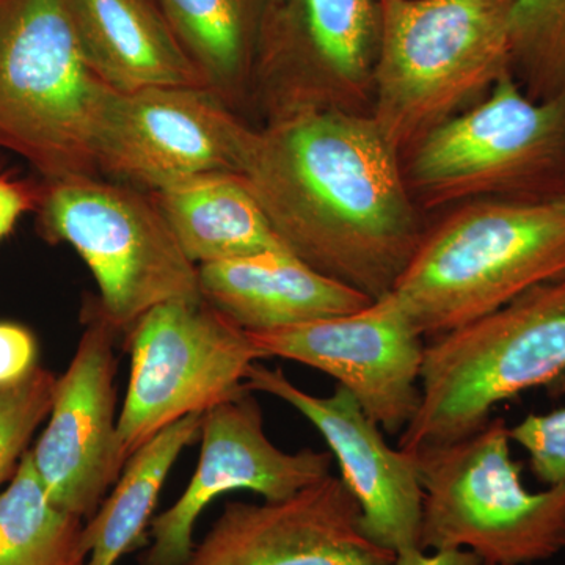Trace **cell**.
I'll return each mask as SVG.
<instances>
[{
  "mask_svg": "<svg viewBox=\"0 0 565 565\" xmlns=\"http://www.w3.org/2000/svg\"><path fill=\"white\" fill-rule=\"evenodd\" d=\"M399 156L370 114L302 111L250 128L237 174L294 256L375 300L424 236Z\"/></svg>",
  "mask_w": 565,
  "mask_h": 565,
  "instance_id": "obj_1",
  "label": "cell"
},
{
  "mask_svg": "<svg viewBox=\"0 0 565 565\" xmlns=\"http://www.w3.org/2000/svg\"><path fill=\"white\" fill-rule=\"evenodd\" d=\"M371 117L397 151L512 73L515 0H377Z\"/></svg>",
  "mask_w": 565,
  "mask_h": 565,
  "instance_id": "obj_2",
  "label": "cell"
},
{
  "mask_svg": "<svg viewBox=\"0 0 565 565\" xmlns=\"http://www.w3.org/2000/svg\"><path fill=\"white\" fill-rule=\"evenodd\" d=\"M561 275L565 203L481 200L424 232L393 294L430 340Z\"/></svg>",
  "mask_w": 565,
  "mask_h": 565,
  "instance_id": "obj_3",
  "label": "cell"
},
{
  "mask_svg": "<svg viewBox=\"0 0 565 565\" xmlns=\"http://www.w3.org/2000/svg\"><path fill=\"white\" fill-rule=\"evenodd\" d=\"M565 373V275L484 318L430 338L422 407L399 448L452 444L490 422L497 405Z\"/></svg>",
  "mask_w": 565,
  "mask_h": 565,
  "instance_id": "obj_4",
  "label": "cell"
},
{
  "mask_svg": "<svg viewBox=\"0 0 565 565\" xmlns=\"http://www.w3.org/2000/svg\"><path fill=\"white\" fill-rule=\"evenodd\" d=\"M110 92L85 58L66 0H0V148L44 181L98 174Z\"/></svg>",
  "mask_w": 565,
  "mask_h": 565,
  "instance_id": "obj_5",
  "label": "cell"
},
{
  "mask_svg": "<svg viewBox=\"0 0 565 565\" xmlns=\"http://www.w3.org/2000/svg\"><path fill=\"white\" fill-rule=\"evenodd\" d=\"M503 418L452 444L414 452L423 486L424 550L465 548L482 564L522 565L565 548V487L533 493L511 457Z\"/></svg>",
  "mask_w": 565,
  "mask_h": 565,
  "instance_id": "obj_6",
  "label": "cell"
},
{
  "mask_svg": "<svg viewBox=\"0 0 565 565\" xmlns=\"http://www.w3.org/2000/svg\"><path fill=\"white\" fill-rule=\"evenodd\" d=\"M40 225L70 244L99 289V315L117 332L172 300L203 299L199 266L182 252L150 192L99 174L44 181Z\"/></svg>",
  "mask_w": 565,
  "mask_h": 565,
  "instance_id": "obj_7",
  "label": "cell"
},
{
  "mask_svg": "<svg viewBox=\"0 0 565 565\" xmlns=\"http://www.w3.org/2000/svg\"><path fill=\"white\" fill-rule=\"evenodd\" d=\"M408 189L427 204L565 195V93L533 99L514 74L412 148Z\"/></svg>",
  "mask_w": 565,
  "mask_h": 565,
  "instance_id": "obj_8",
  "label": "cell"
},
{
  "mask_svg": "<svg viewBox=\"0 0 565 565\" xmlns=\"http://www.w3.org/2000/svg\"><path fill=\"white\" fill-rule=\"evenodd\" d=\"M131 377L118 416V463L189 415L250 393L245 377L262 353L248 333L203 299L172 300L129 330Z\"/></svg>",
  "mask_w": 565,
  "mask_h": 565,
  "instance_id": "obj_9",
  "label": "cell"
},
{
  "mask_svg": "<svg viewBox=\"0 0 565 565\" xmlns=\"http://www.w3.org/2000/svg\"><path fill=\"white\" fill-rule=\"evenodd\" d=\"M379 40L377 0H266L252 79L266 121L363 111L373 99Z\"/></svg>",
  "mask_w": 565,
  "mask_h": 565,
  "instance_id": "obj_10",
  "label": "cell"
},
{
  "mask_svg": "<svg viewBox=\"0 0 565 565\" xmlns=\"http://www.w3.org/2000/svg\"><path fill=\"white\" fill-rule=\"evenodd\" d=\"M248 132L250 126L207 88L111 90L96 139V172L145 192L237 174Z\"/></svg>",
  "mask_w": 565,
  "mask_h": 565,
  "instance_id": "obj_11",
  "label": "cell"
},
{
  "mask_svg": "<svg viewBox=\"0 0 565 565\" xmlns=\"http://www.w3.org/2000/svg\"><path fill=\"white\" fill-rule=\"evenodd\" d=\"M247 333L263 359L333 377L386 433H403L422 407L426 344L393 291L353 313Z\"/></svg>",
  "mask_w": 565,
  "mask_h": 565,
  "instance_id": "obj_12",
  "label": "cell"
},
{
  "mask_svg": "<svg viewBox=\"0 0 565 565\" xmlns=\"http://www.w3.org/2000/svg\"><path fill=\"white\" fill-rule=\"evenodd\" d=\"M245 388L292 405L321 433L360 505V527L371 542L396 557L424 550V493L416 457L390 448L382 427L348 390L337 385L332 396H315L294 385L281 370L258 363L248 370Z\"/></svg>",
  "mask_w": 565,
  "mask_h": 565,
  "instance_id": "obj_13",
  "label": "cell"
},
{
  "mask_svg": "<svg viewBox=\"0 0 565 565\" xmlns=\"http://www.w3.org/2000/svg\"><path fill=\"white\" fill-rule=\"evenodd\" d=\"M200 434L199 467L180 500L152 520L143 565H185L196 519L221 494L250 490L267 501L285 500L321 481L332 467V452L277 448L264 430L262 407L248 393L203 414Z\"/></svg>",
  "mask_w": 565,
  "mask_h": 565,
  "instance_id": "obj_14",
  "label": "cell"
},
{
  "mask_svg": "<svg viewBox=\"0 0 565 565\" xmlns=\"http://www.w3.org/2000/svg\"><path fill=\"white\" fill-rule=\"evenodd\" d=\"M117 330L96 315L82 334L68 370L57 379L50 423L31 451L52 503L92 519L118 478Z\"/></svg>",
  "mask_w": 565,
  "mask_h": 565,
  "instance_id": "obj_15",
  "label": "cell"
},
{
  "mask_svg": "<svg viewBox=\"0 0 565 565\" xmlns=\"http://www.w3.org/2000/svg\"><path fill=\"white\" fill-rule=\"evenodd\" d=\"M360 527L343 479L326 476L285 500L230 503L185 565H394Z\"/></svg>",
  "mask_w": 565,
  "mask_h": 565,
  "instance_id": "obj_16",
  "label": "cell"
},
{
  "mask_svg": "<svg viewBox=\"0 0 565 565\" xmlns=\"http://www.w3.org/2000/svg\"><path fill=\"white\" fill-rule=\"evenodd\" d=\"M204 302L245 332H266L362 310L373 299L300 262L291 252L263 253L199 266Z\"/></svg>",
  "mask_w": 565,
  "mask_h": 565,
  "instance_id": "obj_17",
  "label": "cell"
},
{
  "mask_svg": "<svg viewBox=\"0 0 565 565\" xmlns=\"http://www.w3.org/2000/svg\"><path fill=\"white\" fill-rule=\"evenodd\" d=\"M66 2L88 65L111 90L207 88L156 0Z\"/></svg>",
  "mask_w": 565,
  "mask_h": 565,
  "instance_id": "obj_18",
  "label": "cell"
},
{
  "mask_svg": "<svg viewBox=\"0 0 565 565\" xmlns=\"http://www.w3.org/2000/svg\"><path fill=\"white\" fill-rule=\"evenodd\" d=\"M150 193L195 266L288 250L239 174H207Z\"/></svg>",
  "mask_w": 565,
  "mask_h": 565,
  "instance_id": "obj_19",
  "label": "cell"
},
{
  "mask_svg": "<svg viewBox=\"0 0 565 565\" xmlns=\"http://www.w3.org/2000/svg\"><path fill=\"white\" fill-rule=\"evenodd\" d=\"M204 84L236 109L252 92L266 0H156Z\"/></svg>",
  "mask_w": 565,
  "mask_h": 565,
  "instance_id": "obj_20",
  "label": "cell"
},
{
  "mask_svg": "<svg viewBox=\"0 0 565 565\" xmlns=\"http://www.w3.org/2000/svg\"><path fill=\"white\" fill-rule=\"evenodd\" d=\"M202 422L203 415L185 416L134 452L109 500L82 531V550L90 556L85 565H115L140 544L167 476L202 433Z\"/></svg>",
  "mask_w": 565,
  "mask_h": 565,
  "instance_id": "obj_21",
  "label": "cell"
},
{
  "mask_svg": "<svg viewBox=\"0 0 565 565\" xmlns=\"http://www.w3.org/2000/svg\"><path fill=\"white\" fill-rule=\"evenodd\" d=\"M82 531L79 516L52 503L25 452L0 493V565L85 564Z\"/></svg>",
  "mask_w": 565,
  "mask_h": 565,
  "instance_id": "obj_22",
  "label": "cell"
},
{
  "mask_svg": "<svg viewBox=\"0 0 565 565\" xmlns=\"http://www.w3.org/2000/svg\"><path fill=\"white\" fill-rule=\"evenodd\" d=\"M512 74L533 99L565 93V0H515Z\"/></svg>",
  "mask_w": 565,
  "mask_h": 565,
  "instance_id": "obj_23",
  "label": "cell"
},
{
  "mask_svg": "<svg viewBox=\"0 0 565 565\" xmlns=\"http://www.w3.org/2000/svg\"><path fill=\"white\" fill-rule=\"evenodd\" d=\"M57 377L36 364L14 384L0 385V484L22 459L36 427L50 416Z\"/></svg>",
  "mask_w": 565,
  "mask_h": 565,
  "instance_id": "obj_24",
  "label": "cell"
},
{
  "mask_svg": "<svg viewBox=\"0 0 565 565\" xmlns=\"http://www.w3.org/2000/svg\"><path fill=\"white\" fill-rule=\"evenodd\" d=\"M511 440L530 457L531 471L548 487H565V407L550 414L527 415L509 427Z\"/></svg>",
  "mask_w": 565,
  "mask_h": 565,
  "instance_id": "obj_25",
  "label": "cell"
},
{
  "mask_svg": "<svg viewBox=\"0 0 565 565\" xmlns=\"http://www.w3.org/2000/svg\"><path fill=\"white\" fill-rule=\"evenodd\" d=\"M33 334L17 323L0 322V385L14 384L36 366Z\"/></svg>",
  "mask_w": 565,
  "mask_h": 565,
  "instance_id": "obj_26",
  "label": "cell"
},
{
  "mask_svg": "<svg viewBox=\"0 0 565 565\" xmlns=\"http://www.w3.org/2000/svg\"><path fill=\"white\" fill-rule=\"evenodd\" d=\"M40 192L25 182L0 174V239L14 228L22 214L39 207Z\"/></svg>",
  "mask_w": 565,
  "mask_h": 565,
  "instance_id": "obj_27",
  "label": "cell"
},
{
  "mask_svg": "<svg viewBox=\"0 0 565 565\" xmlns=\"http://www.w3.org/2000/svg\"><path fill=\"white\" fill-rule=\"evenodd\" d=\"M394 565H482L481 557L470 550H437L434 555H426L424 550L411 555L397 556Z\"/></svg>",
  "mask_w": 565,
  "mask_h": 565,
  "instance_id": "obj_28",
  "label": "cell"
},
{
  "mask_svg": "<svg viewBox=\"0 0 565 565\" xmlns=\"http://www.w3.org/2000/svg\"><path fill=\"white\" fill-rule=\"evenodd\" d=\"M561 202L565 203V195L563 196V199H559Z\"/></svg>",
  "mask_w": 565,
  "mask_h": 565,
  "instance_id": "obj_29",
  "label": "cell"
},
{
  "mask_svg": "<svg viewBox=\"0 0 565 565\" xmlns=\"http://www.w3.org/2000/svg\"><path fill=\"white\" fill-rule=\"evenodd\" d=\"M482 565H493V564H482Z\"/></svg>",
  "mask_w": 565,
  "mask_h": 565,
  "instance_id": "obj_30",
  "label": "cell"
},
{
  "mask_svg": "<svg viewBox=\"0 0 565 565\" xmlns=\"http://www.w3.org/2000/svg\"><path fill=\"white\" fill-rule=\"evenodd\" d=\"M77 565H85V564H77Z\"/></svg>",
  "mask_w": 565,
  "mask_h": 565,
  "instance_id": "obj_31",
  "label": "cell"
}]
</instances>
